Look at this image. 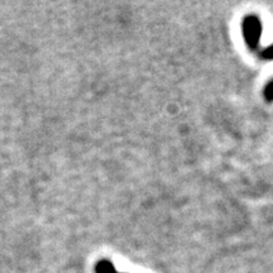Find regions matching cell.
Segmentation results:
<instances>
[{"label": "cell", "instance_id": "6da1fadb", "mask_svg": "<svg viewBox=\"0 0 273 273\" xmlns=\"http://www.w3.org/2000/svg\"><path fill=\"white\" fill-rule=\"evenodd\" d=\"M243 36L246 46L252 51H257L259 46V39L262 36V23L256 15H246L242 23Z\"/></svg>", "mask_w": 273, "mask_h": 273}, {"label": "cell", "instance_id": "7a4b0ae2", "mask_svg": "<svg viewBox=\"0 0 273 273\" xmlns=\"http://www.w3.org/2000/svg\"><path fill=\"white\" fill-rule=\"evenodd\" d=\"M95 273H120L115 269L114 264L108 259H102L95 266Z\"/></svg>", "mask_w": 273, "mask_h": 273}, {"label": "cell", "instance_id": "3957f363", "mask_svg": "<svg viewBox=\"0 0 273 273\" xmlns=\"http://www.w3.org/2000/svg\"><path fill=\"white\" fill-rule=\"evenodd\" d=\"M263 95L267 102H273V80L266 85Z\"/></svg>", "mask_w": 273, "mask_h": 273}, {"label": "cell", "instance_id": "277c9868", "mask_svg": "<svg viewBox=\"0 0 273 273\" xmlns=\"http://www.w3.org/2000/svg\"><path fill=\"white\" fill-rule=\"evenodd\" d=\"M259 57H261L262 60H273V44L267 47V48L262 49V51L259 52Z\"/></svg>", "mask_w": 273, "mask_h": 273}]
</instances>
